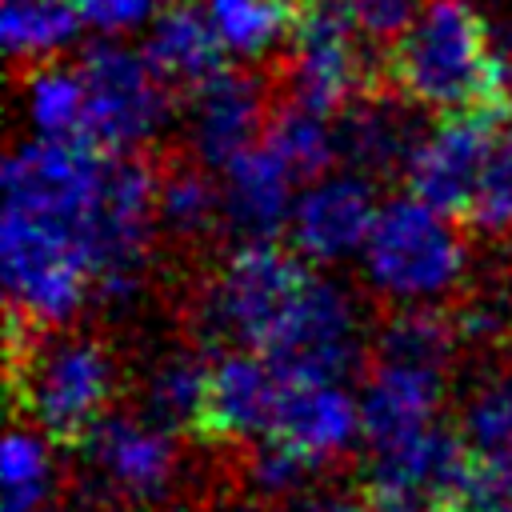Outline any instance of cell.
<instances>
[{
    "label": "cell",
    "instance_id": "d4e9b609",
    "mask_svg": "<svg viewBox=\"0 0 512 512\" xmlns=\"http://www.w3.org/2000/svg\"><path fill=\"white\" fill-rule=\"evenodd\" d=\"M484 512H512V496H504V500H496L492 508H484Z\"/></svg>",
    "mask_w": 512,
    "mask_h": 512
},
{
    "label": "cell",
    "instance_id": "2e32d148",
    "mask_svg": "<svg viewBox=\"0 0 512 512\" xmlns=\"http://www.w3.org/2000/svg\"><path fill=\"white\" fill-rule=\"evenodd\" d=\"M76 0H4V48L16 80L56 60V52L76 36Z\"/></svg>",
    "mask_w": 512,
    "mask_h": 512
},
{
    "label": "cell",
    "instance_id": "9c48e42d",
    "mask_svg": "<svg viewBox=\"0 0 512 512\" xmlns=\"http://www.w3.org/2000/svg\"><path fill=\"white\" fill-rule=\"evenodd\" d=\"M276 396H280V380L272 376L260 352H248V348L216 352L208 368L196 444L240 448L268 436L276 416Z\"/></svg>",
    "mask_w": 512,
    "mask_h": 512
},
{
    "label": "cell",
    "instance_id": "d6986e66",
    "mask_svg": "<svg viewBox=\"0 0 512 512\" xmlns=\"http://www.w3.org/2000/svg\"><path fill=\"white\" fill-rule=\"evenodd\" d=\"M4 488H8V512H44L52 500V460L44 452V436L36 428L16 424L8 432L4 448Z\"/></svg>",
    "mask_w": 512,
    "mask_h": 512
},
{
    "label": "cell",
    "instance_id": "5b68a950",
    "mask_svg": "<svg viewBox=\"0 0 512 512\" xmlns=\"http://www.w3.org/2000/svg\"><path fill=\"white\" fill-rule=\"evenodd\" d=\"M260 356L280 384H336L352 372L364 376L368 340L356 332V308L348 292L332 280L308 276Z\"/></svg>",
    "mask_w": 512,
    "mask_h": 512
},
{
    "label": "cell",
    "instance_id": "52a82bcc",
    "mask_svg": "<svg viewBox=\"0 0 512 512\" xmlns=\"http://www.w3.org/2000/svg\"><path fill=\"white\" fill-rule=\"evenodd\" d=\"M508 120H512V112H500V108L440 116V124L432 128L428 144L420 148V156L408 172V192L416 200H424L428 208H436L452 220H464L480 192V180L488 172L496 136Z\"/></svg>",
    "mask_w": 512,
    "mask_h": 512
},
{
    "label": "cell",
    "instance_id": "ba28073f",
    "mask_svg": "<svg viewBox=\"0 0 512 512\" xmlns=\"http://www.w3.org/2000/svg\"><path fill=\"white\" fill-rule=\"evenodd\" d=\"M184 108H192V148L212 168H228L268 140L276 112L272 76L264 60L256 68H220L184 100Z\"/></svg>",
    "mask_w": 512,
    "mask_h": 512
},
{
    "label": "cell",
    "instance_id": "5bb4252c",
    "mask_svg": "<svg viewBox=\"0 0 512 512\" xmlns=\"http://www.w3.org/2000/svg\"><path fill=\"white\" fill-rule=\"evenodd\" d=\"M224 220L228 236H240L244 244H268L280 236L288 216V192L296 188L280 156L260 144L244 156H236L224 168Z\"/></svg>",
    "mask_w": 512,
    "mask_h": 512
},
{
    "label": "cell",
    "instance_id": "3957f363",
    "mask_svg": "<svg viewBox=\"0 0 512 512\" xmlns=\"http://www.w3.org/2000/svg\"><path fill=\"white\" fill-rule=\"evenodd\" d=\"M368 284L380 304H456L468 288L464 232L416 196L388 200L364 240Z\"/></svg>",
    "mask_w": 512,
    "mask_h": 512
},
{
    "label": "cell",
    "instance_id": "9a60e30c",
    "mask_svg": "<svg viewBox=\"0 0 512 512\" xmlns=\"http://www.w3.org/2000/svg\"><path fill=\"white\" fill-rule=\"evenodd\" d=\"M208 368H212V356L196 344H176L168 348L152 368L148 376L140 380V392H136V416L168 436H180V440H196V428H200V412H204V392H208Z\"/></svg>",
    "mask_w": 512,
    "mask_h": 512
},
{
    "label": "cell",
    "instance_id": "6da1fadb",
    "mask_svg": "<svg viewBox=\"0 0 512 512\" xmlns=\"http://www.w3.org/2000/svg\"><path fill=\"white\" fill-rule=\"evenodd\" d=\"M4 392L12 420L56 448H84L128 392L120 352L92 324H44L8 308Z\"/></svg>",
    "mask_w": 512,
    "mask_h": 512
},
{
    "label": "cell",
    "instance_id": "7c38bea8",
    "mask_svg": "<svg viewBox=\"0 0 512 512\" xmlns=\"http://www.w3.org/2000/svg\"><path fill=\"white\" fill-rule=\"evenodd\" d=\"M360 384H364L360 424L368 448H388L432 428L448 388V380L436 372L392 368V364H368Z\"/></svg>",
    "mask_w": 512,
    "mask_h": 512
},
{
    "label": "cell",
    "instance_id": "30bf717a",
    "mask_svg": "<svg viewBox=\"0 0 512 512\" xmlns=\"http://www.w3.org/2000/svg\"><path fill=\"white\" fill-rule=\"evenodd\" d=\"M376 188L360 176H336L312 184L288 220L292 248L316 260H336L368 240L376 224Z\"/></svg>",
    "mask_w": 512,
    "mask_h": 512
},
{
    "label": "cell",
    "instance_id": "e0dca14e",
    "mask_svg": "<svg viewBox=\"0 0 512 512\" xmlns=\"http://www.w3.org/2000/svg\"><path fill=\"white\" fill-rule=\"evenodd\" d=\"M264 144L280 156L292 184H320V176L336 164V140L328 116H316L296 104H276Z\"/></svg>",
    "mask_w": 512,
    "mask_h": 512
},
{
    "label": "cell",
    "instance_id": "8fae6325",
    "mask_svg": "<svg viewBox=\"0 0 512 512\" xmlns=\"http://www.w3.org/2000/svg\"><path fill=\"white\" fill-rule=\"evenodd\" d=\"M268 436H280L284 444L324 464L356 468L352 444L356 436H364V424L360 408L336 384H280Z\"/></svg>",
    "mask_w": 512,
    "mask_h": 512
},
{
    "label": "cell",
    "instance_id": "603a6c76",
    "mask_svg": "<svg viewBox=\"0 0 512 512\" xmlns=\"http://www.w3.org/2000/svg\"><path fill=\"white\" fill-rule=\"evenodd\" d=\"M480 472H484V480H488V488L504 500V496H512V444L508 448H500L492 460H484L480 464Z\"/></svg>",
    "mask_w": 512,
    "mask_h": 512
},
{
    "label": "cell",
    "instance_id": "7a4b0ae2",
    "mask_svg": "<svg viewBox=\"0 0 512 512\" xmlns=\"http://www.w3.org/2000/svg\"><path fill=\"white\" fill-rule=\"evenodd\" d=\"M384 88L424 112H512V64L496 52L472 0H428L416 24L384 52Z\"/></svg>",
    "mask_w": 512,
    "mask_h": 512
},
{
    "label": "cell",
    "instance_id": "ac0fdd59",
    "mask_svg": "<svg viewBox=\"0 0 512 512\" xmlns=\"http://www.w3.org/2000/svg\"><path fill=\"white\" fill-rule=\"evenodd\" d=\"M20 84H28V104L32 120L48 140H76L84 136V92H80V72L64 68V60H48L36 72H28Z\"/></svg>",
    "mask_w": 512,
    "mask_h": 512
},
{
    "label": "cell",
    "instance_id": "277c9868",
    "mask_svg": "<svg viewBox=\"0 0 512 512\" xmlns=\"http://www.w3.org/2000/svg\"><path fill=\"white\" fill-rule=\"evenodd\" d=\"M76 72L84 92V140H92L100 152H136L152 144L172 108H180V96L164 84L144 52L92 44Z\"/></svg>",
    "mask_w": 512,
    "mask_h": 512
},
{
    "label": "cell",
    "instance_id": "44dd1931",
    "mask_svg": "<svg viewBox=\"0 0 512 512\" xmlns=\"http://www.w3.org/2000/svg\"><path fill=\"white\" fill-rule=\"evenodd\" d=\"M280 512H376V504H372L360 472H344V476H332V480L316 484L312 492L296 496Z\"/></svg>",
    "mask_w": 512,
    "mask_h": 512
},
{
    "label": "cell",
    "instance_id": "4fadbf2b",
    "mask_svg": "<svg viewBox=\"0 0 512 512\" xmlns=\"http://www.w3.org/2000/svg\"><path fill=\"white\" fill-rule=\"evenodd\" d=\"M224 36L216 32L204 0H172L160 8V20L148 36V64L180 96V104L224 68Z\"/></svg>",
    "mask_w": 512,
    "mask_h": 512
},
{
    "label": "cell",
    "instance_id": "7402d4cb",
    "mask_svg": "<svg viewBox=\"0 0 512 512\" xmlns=\"http://www.w3.org/2000/svg\"><path fill=\"white\" fill-rule=\"evenodd\" d=\"M84 20H92L96 28H128L140 16H148L152 4H172V0H76Z\"/></svg>",
    "mask_w": 512,
    "mask_h": 512
},
{
    "label": "cell",
    "instance_id": "8992f818",
    "mask_svg": "<svg viewBox=\"0 0 512 512\" xmlns=\"http://www.w3.org/2000/svg\"><path fill=\"white\" fill-rule=\"evenodd\" d=\"M412 100H404L396 88H364L356 92L336 116H332V140L336 160L368 180L372 188H384L392 180H408L420 148L428 144L432 128L416 116Z\"/></svg>",
    "mask_w": 512,
    "mask_h": 512
},
{
    "label": "cell",
    "instance_id": "cb8c5ba5",
    "mask_svg": "<svg viewBox=\"0 0 512 512\" xmlns=\"http://www.w3.org/2000/svg\"><path fill=\"white\" fill-rule=\"evenodd\" d=\"M488 28H492V44H496V52L512 64V12H508V16H500V20H496V24H488Z\"/></svg>",
    "mask_w": 512,
    "mask_h": 512
},
{
    "label": "cell",
    "instance_id": "ffe728a7",
    "mask_svg": "<svg viewBox=\"0 0 512 512\" xmlns=\"http://www.w3.org/2000/svg\"><path fill=\"white\" fill-rule=\"evenodd\" d=\"M344 4L360 40H368L380 52H388L428 8V0H344Z\"/></svg>",
    "mask_w": 512,
    "mask_h": 512
}]
</instances>
